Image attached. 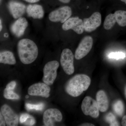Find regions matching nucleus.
Masks as SVG:
<instances>
[{
	"label": "nucleus",
	"instance_id": "obj_30",
	"mask_svg": "<svg viewBox=\"0 0 126 126\" xmlns=\"http://www.w3.org/2000/svg\"><path fill=\"white\" fill-rule=\"evenodd\" d=\"M24 0L29 3H33L39 1L40 0Z\"/></svg>",
	"mask_w": 126,
	"mask_h": 126
},
{
	"label": "nucleus",
	"instance_id": "obj_23",
	"mask_svg": "<svg viewBox=\"0 0 126 126\" xmlns=\"http://www.w3.org/2000/svg\"><path fill=\"white\" fill-rule=\"evenodd\" d=\"M26 107L27 110H35L36 111H41L44 107V104L43 103H39L37 104H31L30 103L26 104Z\"/></svg>",
	"mask_w": 126,
	"mask_h": 126
},
{
	"label": "nucleus",
	"instance_id": "obj_24",
	"mask_svg": "<svg viewBox=\"0 0 126 126\" xmlns=\"http://www.w3.org/2000/svg\"><path fill=\"white\" fill-rule=\"evenodd\" d=\"M108 56L110 58L118 60L124 59L126 57V55L122 52H112L109 54Z\"/></svg>",
	"mask_w": 126,
	"mask_h": 126
},
{
	"label": "nucleus",
	"instance_id": "obj_25",
	"mask_svg": "<svg viewBox=\"0 0 126 126\" xmlns=\"http://www.w3.org/2000/svg\"><path fill=\"white\" fill-rule=\"evenodd\" d=\"M36 123V121L33 117L30 115L26 121L23 123L25 126H33Z\"/></svg>",
	"mask_w": 126,
	"mask_h": 126
},
{
	"label": "nucleus",
	"instance_id": "obj_26",
	"mask_svg": "<svg viewBox=\"0 0 126 126\" xmlns=\"http://www.w3.org/2000/svg\"><path fill=\"white\" fill-rule=\"evenodd\" d=\"M30 116L28 113H24L21 115L20 117L19 121L21 123L23 124Z\"/></svg>",
	"mask_w": 126,
	"mask_h": 126
},
{
	"label": "nucleus",
	"instance_id": "obj_3",
	"mask_svg": "<svg viewBox=\"0 0 126 126\" xmlns=\"http://www.w3.org/2000/svg\"><path fill=\"white\" fill-rule=\"evenodd\" d=\"M59 64L56 61H49L45 65L43 69V82L49 86L53 84L57 76V70Z\"/></svg>",
	"mask_w": 126,
	"mask_h": 126
},
{
	"label": "nucleus",
	"instance_id": "obj_17",
	"mask_svg": "<svg viewBox=\"0 0 126 126\" xmlns=\"http://www.w3.org/2000/svg\"><path fill=\"white\" fill-rule=\"evenodd\" d=\"M0 63L5 64L14 65L16 63L14 54L10 51H4L0 53Z\"/></svg>",
	"mask_w": 126,
	"mask_h": 126
},
{
	"label": "nucleus",
	"instance_id": "obj_12",
	"mask_svg": "<svg viewBox=\"0 0 126 126\" xmlns=\"http://www.w3.org/2000/svg\"><path fill=\"white\" fill-rule=\"evenodd\" d=\"M50 88L49 85L43 83L34 84L28 89V94L32 96H39L47 98L49 96Z\"/></svg>",
	"mask_w": 126,
	"mask_h": 126
},
{
	"label": "nucleus",
	"instance_id": "obj_1",
	"mask_svg": "<svg viewBox=\"0 0 126 126\" xmlns=\"http://www.w3.org/2000/svg\"><path fill=\"white\" fill-rule=\"evenodd\" d=\"M17 49L19 58L24 64L31 63L38 57V47L33 41L29 39L20 40L18 43Z\"/></svg>",
	"mask_w": 126,
	"mask_h": 126
},
{
	"label": "nucleus",
	"instance_id": "obj_5",
	"mask_svg": "<svg viewBox=\"0 0 126 126\" xmlns=\"http://www.w3.org/2000/svg\"><path fill=\"white\" fill-rule=\"evenodd\" d=\"M81 109L84 114L94 118L99 116V109L97 102L90 96L84 98L81 104Z\"/></svg>",
	"mask_w": 126,
	"mask_h": 126
},
{
	"label": "nucleus",
	"instance_id": "obj_37",
	"mask_svg": "<svg viewBox=\"0 0 126 126\" xmlns=\"http://www.w3.org/2000/svg\"><path fill=\"white\" fill-rule=\"evenodd\" d=\"M1 0H0V2H1Z\"/></svg>",
	"mask_w": 126,
	"mask_h": 126
},
{
	"label": "nucleus",
	"instance_id": "obj_29",
	"mask_svg": "<svg viewBox=\"0 0 126 126\" xmlns=\"http://www.w3.org/2000/svg\"><path fill=\"white\" fill-rule=\"evenodd\" d=\"M121 123L122 126H126V115L124 116L122 120Z\"/></svg>",
	"mask_w": 126,
	"mask_h": 126
},
{
	"label": "nucleus",
	"instance_id": "obj_6",
	"mask_svg": "<svg viewBox=\"0 0 126 126\" xmlns=\"http://www.w3.org/2000/svg\"><path fill=\"white\" fill-rule=\"evenodd\" d=\"M72 15V9L70 7L63 6L51 12L49 15V19L52 22L64 23Z\"/></svg>",
	"mask_w": 126,
	"mask_h": 126
},
{
	"label": "nucleus",
	"instance_id": "obj_14",
	"mask_svg": "<svg viewBox=\"0 0 126 126\" xmlns=\"http://www.w3.org/2000/svg\"><path fill=\"white\" fill-rule=\"evenodd\" d=\"M8 8L10 13L15 19L20 18L26 10V6L24 4L15 1H11L9 2Z\"/></svg>",
	"mask_w": 126,
	"mask_h": 126
},
{
	"label": "nucleus",
	"instance_id": "obj_16",
	"mask_svg": "<svg viewBox=\"0 0 126 126\" xmlns=\"http://www.w3.org/2000/svg\"><path fill=\"white\" fill-rule=\"evenodd\" d=\"M96 102L99 110L101 112H105L108 109L109 100L107 94L104 91L99 90L96 94Z\"/></svg>",
	"mask_w": 126,
	"mask_h": 126
},
{
	"label": "nucleus",
	"instance_id": "obj_35",
	"mask_svg": "<svg viewBox=\"0 0 126 126\" xmlns=\"http://www.w3.org/2000/svg\"><path fill=\"white\" fill-rule=\"evenodd\" d=\"M121 1H123V2H125V4H126V0H121Z\"/></svg>",
	"mask_w": 126,
	"mask_h": 126
},
{
	"label": "nucleus",
	"instance_id": "obj_22",
	"mask_svg": "<svg viewBox=\"0 0 126 126\" xmlns=\"http://www.w3.org/2000/svg\"><path fill=\"white\" fill-rule=\"evenodd\" d=\"M4 97L5 98L8 99H18L20 97L17 94L13 91L6 88L4 91Z\"/></svg>",
	"mask_w": 126,
	"mask_h": 126
},
{
	"label": "nucleus",
	"instance_id": "obj_8",
	"mask_svg": "<svg viewBox=\"0 0 126 126\" xmlns=\"http://www.w3.org/2000/svg\"><path fill=\"white\" fill-rule=\"evenodd\" d=\"M63 118L62 113L58 109H49L44 112L43 122L45 126H54L55 123L61 121Z\"/></svg>",
	"mask_w": 126,
	"mask_h": 126
},
{
	"label": "nucleus",
	"instance_id": "obj_10",
	"mask_svg": "<svg viewBox=\"0 0 126 126\" xmlns=\"http://www.w3.org/2000/svg\"><path fill=\"white\" fill-rule=\"evenodd\" d=\"M0 112L4 118L7 126H18L19 116L9 105L6 104L3 105L1 108Z\"/></svg>",
	"mask_w": 126,
	"mask_h": 126
},
{
	"label": "nucleus",
	"instance_id": "obj_11",
	"mask_svg": "<svg viewBox=\"0 0 126 126\" xmlns=\"http://www.w3.org/2000/svg\"><path fill=\"white\" fill-rule=\"evenodd\" d=\"M62 28L65 31L73 30L77 34H81L84 31L83 20L78 17L69 18L63 24Z\"/></svg>",
	"mask_w": 126,
	"mask_h": 126
},
{
	"label": "nucleus",
	"instance_id": "obj_27",
	"mask_svg": "<svg viewBox=\"0 0 126 126\" xmlns=\"http://www.w3.org/2000/svg\"><path fill=\"white\" fill-rule=\"evenodd\" d=\"M16 86V82L15 81H12L7 84L6 88L10 90H14Z\"/></svg>",
	"mask_w": 126,
	"mask_h": 126
},
{
	"label": "nucleus",
	"instance_id": "obj_4",
	"mask_svg": "<svg viewBox=\"0 0 126 126\" xmlns=\"http://www.w3.org/2000/svg\"><path fill=\"white\" fill-rule=\"evenodd\" d=\"M74 55L69 49L63 50L60 57V63L63 70L66 74L70 75L74 72Z\"/></svg>",
	"mask_w": 126,
	"mask_h": 126
},
{
	"label": "nucleus",
	"instance_id": "obj_18",
	"mask_svg": "<svg viewBox=\"0 0 126 126\" xmlns=\"http://www.w3.org/2000/svg\"><path fill=\"white\" fill-rule=\"evenodd\" d=\"M116 22L121 27L126 26V11L118 10L114 13Z\"/></svg>",
	"mask_w": 126,
	"mask_h": 126
},
{
	"label": "nucleus",
	"instance_id": "obj_13",
	"mask_svg": "<svg viewBox=\"0 0 126 126\" xmlns=\"http://www.w3.org/2000/svg\"><path fill=\"white\" fill-rule=\"evenodd\" d=\"M28 26V21L24 17H21L14 22L11 26L10 30L12 33L17 37L23 35Z\"/></svg>",
	"mask_w": 126,
	"mask_h": 126
},
{
	"label": "nucleus",
	"instance_id": "obj_36",
	"mask_svg": "<svg viewBox=\"0 0 126 126\" xmlns=\"http://www.w3.org/2000/svg\"><path fill=\"white\" fill-rule=\"evenodd\" d=\"M125 95H126V87H125Z\"/></svg>",
	"mask_w": 126,
	"mask_h": 126
},
{
	"label": "nucleus",
	"instance_id": "obj_33",
	"mask_svg": "<svg viewBox=\"0 0 126 126\" xmlns=\"http://www.w3.org/2000/svg\"><path fill=\"white\" fill-rule=\"evenodd\" d=\"M0 31H1L2 30V21H1V19H0Z\"/></svg>",
	"mask_w": 126,
	"mask_h": 126
},
{
	"label": "nucleus",
	"instance_id": "obj_21",
	"mask_svg": "<svg viewBox=\"0 0 126 126\" xmlns=\"http://www.w3.org/2000/svg\"><path fill=\"white\" fill-rule=\"evenodd\" d=\"M105 119L106 121L109 124L110 126H120L116 117L112 113L109 112L106 114L105 117Z\"/></svg>",
	"mask_w": 126,
	"mask_h": 126
},
{
	"label": "nucleus",
	"instance_id": "obj_31",
	"mask_svg": "<svg viewBox=\"0 0 126 126\" xmlns=\"http://www.w3.org/2000/svg\"><path fill=\"white\" fill-rule=\"evenodd\" d=\"M81 126H94V125L90 123H84L82 124Z\"/></svg>",
	"mask_w": 126,
	"mask_h": 126
},
{
	"label": "nucleus",
	"instance_id": "obj_15",
	"mask_svg": "<svg viewBox=\"0 0 126 126\" xmlns=\"http://www.w3.org/2000/svg\"><path fill=\"white\" fill-rule=\"evenodd\" d=\"M26 11L29 17L35 19H41L44 15L43 6L38 4L29 5L26 8Z\"/></svg>",
	"mask_w": 126,
	"mask_h": 126
},
{
	"label": "nucleus",
	"instance_id": "obj_19",
	"mask_svg": "<svg viewBox=\"0 0 126 126\" xmlns=\"http://www.w3.org/2000/svg\"><path fill=\"white\" fill-rule=\"evenodd\" d=\"M116 22V18L114 14H109L105 18L103 26L106 30L111 29Z\"/></svg>",
	"mask_w": 126,
	"mask_h": 126
},
{
	"label": "nucleus",
	"instance_id": "obj_9",
	"mask_svg": "<svg viewBox=\"0 0 126 126\" xmlns=\"http://www.w3.org/2000/svg\"><path fill=\"white\" fill-rule=\"evenodd\" d=\"M101 22V14L99 12H94L89 18L83 19L84 31L88 32L94 31L100 26Z\"/></svg>",
	"mask_w": 126,
	"mask_h": 126
},
{
	"label": "nucleus",
	"instance_id": "obj_7",
	"mask_svg": "<svg viewBox=\"0 0 126 126\" xmlns=\"http://www.w3.org/2000/svg\"><path fill=\"white\" fill-rule=\"evenodd\" d=\"M93 45V39L92 36H85L79 43L75 51V59L79 60L85 57L90 52Z\"/></svg>",
	"mask_w": 126,
	"mask_h": 126
},
{
	"label": "nucleus",
	"instance_id": "obj_28",
	"mask_svg": "<svg viewBox=\"0 0 126 126\" xmlns=\"http://www.w3.org/2000/svg\"><path fill=\"white\" fill-rule=\"evenodd\" d=\"M5 121L4 117L2 116V113L0 112V126H6Z\"/></svg>",
	"mask_w": 126,
	"mask_h": 126
},
{
	"label": "nucleus",
	"instance_id": "obj_34",
	"mask_svg": "<svg viewBox=\"0 0 126 126\" xmlns=\"http://www.w3.org/2000/svg\"><path fill=\"white\" fill-rule=\"evenodd\" d=\"M4 36L5 37H7L8 36V34L7 33H5L4 35Z\"/></svg>",
	"mask_w": 126,
	"mask_h": 126
},
{
	"label": "nucleus",
	"instance_id": "obj_20",
	"mask_svg": "<svg viewBox=\"0 0 126 126\" xmlns=\"http://www.w3.org/2000/svg\"><path fill=\"white\" fill-rule=\"evenodd\" d=\"M112 108L113 111L118 116L121 117L124 114V106L121 100H118L114 102Z\"/></svg>",
	"mask_w": 126,
	"mask_h": 126
},
{
	"label": "nucleus",
	"instance_id": "obj_32",
	"mask_svg": "<svg viewBox=\"0 0 126 126\" xmlns=\"http://www.w3.org/2000/svg\"><path fill=\"white\" fill-rule=\"evenodd\" d=\"M60 1L64 3H68L70 2V0H59Z\"/></svg>",
	"mask_w": 126,
	"mask_h": 126
},
{
	"label": "nucleus",
	"instance_id": "obj_2",
	"mask_svg": "<svg viewBox=\"0 0 126 126\" xmlns=\"http://www.w3.org/2000/svg\"><path fill=\"white\" fill-rule=\"evenodd\" d=\"M90 83L91 79L87 75L83 74L76 75L66 83L65 91L72 97H78L88 88Z\"/></svg>",
	"mask_w": 126,
	"mask_h": 126
}]
</instances>
